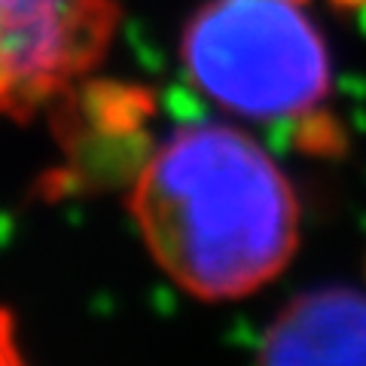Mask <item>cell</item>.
Here are the masks:
<instances>
[{"instance_id":"obj_1","label":"cell","mask_w":366,"mask_h":366,"mask_svg":"<svg viewBox=\"0 0 366 366\" xmlns=\"http://www.w3.org/2000/svg\"><path fill=\"white\" fill-rule=\"evenodd\" d=\"M129 208L156 266L211 302L266 287L300 242L290 180L229 125L177 129L137 171Z\"/></svg>"},{"instance_id":"obj_2","label":"cell","mask_w":366,"mask_h":366,"mask_svg":"<svg viewBox=\"0 0 366 366\" xmlns=\"http://www.w3.org/2000/svg\"><path fill=\"white\" fill-rule=\"evenodd\" d=\"M180 55L204 95L250 119L302 117L330 92L324 40L293 0H208Z\"/></svg>"},{"instance_id":"obj_3","label":"cell","mask_w":366,"mask_h":366,"mask_svg":"<svg viewBox=\"0 0 366 366\" xmlns=\"http://www.w3.org/2000/svg\"><path fill=\"white\" fill-rule=\"evenodd\" d=\"M113 0H0V117L28 119L107 55Z\"/></svg>"},{"instance_id":"obj_4","label":"cell","mask_w":366,"mask_h":366,"mask_svg":"<svg viewBox=\"0 0 366 366\" xmlns=\"http://www.w3.org/2000/svg\"><path fill=\"white\" fill-rule=\"evenodd\" d=\"M259 366H366V296L354 290L300 296L266 333Z\"/></svg>"},{"instance_id":"obj_5","label":"cell","mask_w":366,"mask_h":366,"mask_svg":"<svg viewBox=\"0 0 366 366\" xmlns=\"http://www.w3.org/2000/svg\"><path fill=\"white\" fill-rule=\"evenodd\" d=\"M0 366H28L19 348L16 324L6 312H0Z\"/></svg>"},{"instance_id":"obj_6","label":"cell","mask_w":366,"mask_h":366,"mask_svg":"<svg viewBox=\"0 0 366 366\" xmlns=\"http://www.w3.org/2000/svg\"><path fill=\"white\" fill-rule=\"evenodd\" d=\"M339 4H366V0H339Z\"/></svg>"}]
</instances>
